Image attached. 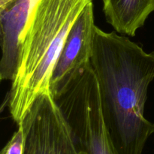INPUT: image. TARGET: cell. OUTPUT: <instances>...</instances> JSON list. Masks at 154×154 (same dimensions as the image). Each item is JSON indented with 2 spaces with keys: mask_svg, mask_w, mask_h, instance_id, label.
Segmentation results:
<instances>
[{
  "mask_svg": "<svg viewBox=\"0 0 154 154\" xmlns=\"http://www.w3.org/2000/svg\"><path fill=\"white\" fill-rule=\"evenodd\" d=\"M93 0H38L21 38L8 108L19 124L39 93L50 90L53 69L75 21Z\"/></svg>",
  "mask_w": 154,
  "mask_h": 154,
  "instance_id": "obj_2",
  "label": "cell"
},
{
  "mask_svg": "<svg viewBox=\"0 0 154 154\" xmlns=\"http://www.w3.org/2000/svg\"><path fill=\"white\" fill-rule=\"evenodd\" d=\"M77 144L86 154H115L104 121L97 78L91 65L54 99Z\"/></svg>",
  "mask_w": 154,
  "mask_h": 154,
  "instance_id": "obj_3",
  "label": "cell"
},
{
  "mask_svg": "<svg viewBox=\"0 0 154 154\" xmlns=\"http://www.w3.org/2000/svg\"><path fill=\"white\" fill-rule=\"evenodd\" d=\"M2 80H3L2 76V75H1V74H0V83L2 82Z\"/></svg>",
  "mask_w": 154,
  "mask_h": 154,
  "instance_id": "obj_12",
  "label": "cell"
},
{
  "mask_svg": "<svg viewBox=\"0 0 154 154\" xmlns=\"http://www.w3.org/2000/svg\"><path fill=\"white\" fill-rule=\"evenodd\" d=\"M24 145V137L22 128L18 129L12 135L10 141L2 149L0 154H23Z\"/></svg>",
  "mask_w": 154,
  "mask_h": 154,
  "instance_id": "obj_8",
  "label": "cell"
},
{
  "mask_svg": "<svg viewBox=\"0 0 154 154\" xmlns=\"http://www.w3.org/2000/svg\"><path fill=\"white\" fill-rule=\"evenodd\" d=\"M9 99H10V95H9V92H8L7 94L5 96L4 99H3L2 102L0 104V114L4 111V110L5 109L6 107L8 106Z\"/></svg>",
  "mask_w": 154,
  "mask_h": 154,
  "instance_id": "obj_9",
  "label": "cell"
},
{
  "mask_svg": "<svg viewBox=\"0 0 154 154\" xmlns=\"http://www.w3.org/2000/svg\"><path fill=\"white\" fill-rule=\"evenodd\" d=\"M2 45V23L0 19V47Z\"/></svg>",
  "mask_w": 154,
  "mask_h": 154,
  "instance_id": "obj_11",
  "label": "cell"
},
{
  "mask_svg": "<svg viewBox=\"0 0 154 154\" xmlns=\"http://www.w3.org/2000/svg\"><path fill=\"white\" fill-rule=\"evenodd\" d=\"M13 0H0V14L10 4Z\"/></svg>",
  "mask_w": 154,
  "mask_h": 154,
  "instance_id": "obj_10",
  "label": "cell"
},
{
  "mask_svg": "<svg viewBox=\"0 0 154 154\" xmlns=\"http://www.w3.org/2000/svg\"><path fill=\"white\" fill-rule=\"evenodd\" d=\"M17 126L23 133V154H86L50 90L38 94Z\"/></svg>",
  "mask_w": 154,
  "mask_h": 154,
  "instance_id": "obj_4",
  "label": "cell"
},
{
  "mask_svg": "<svg viewBox=\"0 0 154 154\" xmlns=\"http://www.w3.org/2000/svg\"><path fill=\"white\" fill-rule=\"evenodd\" d=\"M95 26L92 2L86 5L72 25L54 65L50 80V91L54 99L90 63Z\"/></svg>",
  "mask_w": 154,
  "mask_h": 154,
  "instance_id": "obj_5",
  "label": "cell"
},
{
  "mask_svg": "<svg viewBox=\"0 0 154 154\" xmlns=\"http://www.w3.org/2000/svg\"><path fill=\"white\" fill-rule=\"evenodd\" d=\"M107 21L117 32L135 36L154 11V0H102Z\"/></svg>",
  "mask_w": 154,
  "mask_h": 154,
  "instance_id": "obj_7",
  "label": "cell"
},
{
  "mask_svg": "<svg viewBox=\"0 0 154 154\" xmlns=\"http://www.w3.org/2000/svg\"><path fill=\"white\" fill-rule=\"evenodd\" d=\"M90 64L115 154H141L154 133V124L144 117L147 89L154 79V52L96 26Z\"/></svg>",
  "mask_w": 154,
  "mask_h": 154,
  "instance_id": "obj_1",
  "label": "cell"
},
{
  "mask_svg": "<svg viewBox=\"0 0 154 154\" xmlns=\"http://www.w3.org/2000/svg\"><path fill=\"white\" fill-rule=\"evenodd\" d=\"M38 1L13 0L0 14L2 30L0 74L3 79H14L19 66L21 38Z\"/></svg>",
  "mask_w": 154,
  "mask_h": 154,
  "instance_id": "obj_6",
  "label": "cell"
}]
</instances>
